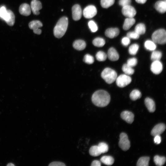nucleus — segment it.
<instances>
[{"mask_svg":"<svg viewBox=\"0 0 166 166\" xmlns=\"http://www.w3.org/2000/svg\"><path fill=\"white\" fill-rule=\"evenodd\" d=\"M152 38L155 43L160 44H165L166 42V32L164 29H158L152 34Z\"/></svg>","mask_w":166,"mask_h":166,"instance_id":"20e7f679","label":"nucleus"},{"mask_svg":"<svg viewBox=\"0 0 166 166\" xmlns=\"http://www.w3.org/2000/svg\"><path fill=\"white\" fill-rule=\"evenodd\" d=\"M150 158L148 156L142 157L138 160L136 165L137 166H148Z\"/></svg>","mask_w":166,"mask_h":166,"instance_id":"b1692460","label":"nucleus"},{"mask_svg":"<svg viewBox=\"0 0 166 166\" xmlns=\"http://www.w3.org/2000/svg\"><path fill=\"white\" fill-rule=\"evenodd\" d=\"M135 20L133 18H128L124 20L123 25V29L126 30H129L135 23Z\"/></svg>","mask_w":166,"mask_h":166,"instance_id":"4be33fe9","label":"nucleus"},{"mask_svg":"<svg viewBox=\"0 0 166 166\" xmlns=\"http://www.w3.org/2000/svg\"><path fill=\"white\" fill-rule=\"evenodd\" d=\"M83 15L86 18H91L94 17L97 13V10L93 5L87 6L83 10Z\"/></svg>","mask_w":166,"mask_h":166,"instance_id":"0eeeda50","label":"nucleus"},{"mask_svg":"<svg viewBox=\"0 0 166 166\" xmlns=\"http://www.w3.org/2000/svg\"><path fill=\"white\" fill-rule=\"evenodd\" d=\"M130 38L127 37H124L121 40V43L122 45L124 46H128L130 43Z\"/></svg>","mask_w":166,"mask_h":166,"instance_id":"37998d69","label":"nucleus"},{"mask_svg":"<svg viewBox=\"0 0 166 166\" xmlns=\"http://www.w3.org/2000/svg\"><path fill=\"white\" fill-rule=\"evenodd\" d=\"M119 145L122 150L125 151L128 150L130 147V142L128 136L124 132L121 133L120 134Z\"/></svg>","mask_w":166,"mask_h":166,"instance_id":"39448f33","label":"nucleus"},{"mask_svg":"<svg viewBox=\"0 0 166 166\" xmlns=\"http://www.w3.org/2000/svg\"><path fill=\"white\" fill-rule=\"evenodd\" d=\"M7 14L4 20L7 25L10 26H13L15 22V16L13 12L10 10H7Z\"/></svg>","mask_w":166,"mask_h":166,"instance_id":"dca6fc26","label":"nucleus"},{"mask_svg":"<svg viewBox=\"0 0 166 166\" xmlns=\"http://www.w3.org/2000/svg\"><path fill=\"white\" fill-rule=\"evenodd\" d=\"M90 154L93 156H99L101 153L98 146L95 145L92 146L89 150Z\"/></svg>","mask_w":166,"mask_h":166,"instance_id":"393cba45","label":"nucleus"},{"mask_svg":"<svg viewBox=\"0 0 166 166\" xmlns=\"http://www.w3.org/2000/svg\"><path fill=\"white\" fill-rule=\"evenodd\" d=\"M122 70L125 74L128 75L133 74L134 72V69L132 68V67L127 64H125L123 65L122 67Z\"/></svg>","mask_w":166,"mask_h":166,"instance_id":"bb28decb","label":"nucleus"},{"mask_svg":"<svg viewBox=\"0 0 166 166\" xmlns=\"http://www.w3.org/2000/svg\"><path fill=\"white\" fill-rule=\"evenodd\" d=\"M110 100V97L109 94L106 91L103 90L95 92L92 97L93 103L99 107L106 106L109 103Z\"/></svg>","mask_w":166,"mask_h":166,"instance_id":"f257e3e1","label":"nucleus"},{"mask_svg":"<svg viewBox=\"0 0 166 166\" xmlns=\"http://www.w3.org/2000/svg\"><path fill=\"white\" fill-rule=\"evenodd\" d=\"M147 0H135L138 3L144 4L146 2Z\"/></svg>","mask_w":166,"mask_h":166,"instance_id":"de8ad7c7","label":"nucleus"},{"mask_svg":"<svg viewBox=\"0 0 166 166\" xmlns=\"http://www.w3.org/2000/svg\"><path fill=\"white\" fill-rule=\"evenodd\" d=\"M151 70L155 74H158L163 70V65L160 61H154L151 65Z\"/></svg>","mask_w":166,"mask_h":166,"instance_id":"9b49d317","label":"nucleus"},{"mask_svg":"<svg viewBox=\"0 0 166 166\" xmlns=\"http://www.w3.org/2000/svg\"><path fill=\"white\" fill-rule=\"evenodd\" d=\"M43 24L40 21L35 20L31 21L29 24V28L33 30L34 33L39 35L42 33V30L39 28L42 26Z\"/></svg>","mask_w":166,"mask_h":166,"instance_id":"6e6552de","label":"nucleus"},{"mask_svg":"<svg viewBox=\"0 0 166 166\" xmlns=\"http://www.w3.org/2000/svg\"><path fill=\"white\" fill-rule=\"evenodd\" d=\"M121 118L127 122L132 123L134 121V115L131 112L128 111L122 112L121 114Z\"/></svg>","mask_w":166,"mask_h":166,"instance_id":"4468645a","label":"nucleus"},{"mask_svg":"<svg viewBox=\"0 0 166 166\" xmlns=\"http://www.w3.org/2000/svg\"><path fill=\"white\" fill-rule=\"evenodd\" d=\"M83 61L88 64H91L93 63L94 59L92 56L89 54H86L84 57Z\"/></svg>","mask_w":166,"mask_h":166,"instance_id":"e433bc0d","label":"nucleus"},{"mask_svg":"<svg viewBox=\"0 0 166 166\" xmlns=\"http://www.w3.org/2000/svg\"><path fill=\"white\" fill-rule=\"evenodd\" d=\"M135 31L139 35L144 34L146 31L145 25L142 23L137 24L135 27Z\"/></svg>","mask_w":166,"mask_h":166,"instance_id":"cd10ccee","label":"nucleus"},{"mask_svg":"<svg viewBox=\"0 0 166 166\" xmlns=\"http://www.w3.org/2000/svg\"><path fill=\"white\" fill-rule=\"evenodd\" d=\"M101 163L100 162L97 160H94L91 163V166H100Z\"/></svg>","mask_w":166,"mask_h":166,"instance_id":"49530a36","label":"nucleus"},{"mask_svg":"<svg viewBox=\"0 0 166 166\" xmlns=\"http://www.w3.org/2000/svg\"><path fill=\"white\" fill-rule=\"evenodd\" d=\"M165 125L163 123H160L155 125L151 132V134L155 136L157 135H160L165 130Z\"/></svg>","mask_w":166,"mask_h":166,"instance_id":"ddd939ff","label":"nucleus"},{"mask_svg":"<svg viewBox=\"0 0 166 166\" xmlns=\"http://www.w3.org/2000/svg\"><path fill=\"white\" fill-rule=\"evenodd\" d=\"M122 12L124 16L130 18H133L136 14L135 9L130 5L123 7Z\"/></svg>","mask_w":166,"mask_h":166,"instance_id":"1a4fd4ad","label":"nucleus"},{"mask_svg":"<svg viewBox=\"0 0 166 166\" xmlns=\"http://www.w3.org/2000/svg\"><path fill=\"white\" fill-rule=\"evenodd\" d=\"M97 59L100 61H105L107 57L106 53L102 51H99L97 53L96 55Z\"/></svg>","mask_w":166,"mask_h":166,"instance_id":"72a5a7b5","label":"nucleus"},{"mask_svg":"<svg viewBox=\"0 0 166 166\" xmlns=\"http://www.w3.org/2000/svg\"><path fill=\"white\" fill-rule=\"evenodd\" d=\"M115 2V0H101V6L105 8H107L113 5Z\"/></svg>","mask_w":166,"mask_h":166,"instance_id":"473e14b6","label":"nucleus"},{"mask_svg":"<svg viewBox=\"0 0 166 166\" xmlns=\"http://www.w3.org/2000/svg\"><path fill=\"white\" fill-rule=\"evenodd\" d=\"M7 14V10L5 6H3L0 8V17L4 20Z\"/></svg>","mask_w":166,"mask_h":166,"instance_id":"ea45409f","label":"nucleus"},{"mask_svg":"<svg viewBox=\"0 0 166 166\" xmlns=\"http://www.w3.org/2000/svg\"><path fill=\"white\" fill-rule=\"evenodd\" d=\"M127 37L129 38L136 39L139 38L140 35L135 31L130 32L127 34Z\"/></svg>","mask_w":166,"mask_h":166,"instance_id":"58836bf2","label":"nucleus"},{"mask_svg":"<svg viewBox=\"0 0 166 166\" xmlns=\"http://www.w3.org/2000/svg\"><path fill=\"white\" fill-rule=\"evenodd\" d=\"M154 161L156 165L161 166L165 164L166 158L164 156H160L158 155H156L154 157Z\"/></svg>","mask_w":166,"mask_h":166,"instance_id":"a878e982","label":"nucleus"},{"mask_svg":"<svg viewBox=\"0 0 166 166\" xmlns=\"http://www.w3.org/2000/svg\"><path fill=\"white\" fill-rule=\"evenodd\" d=\"M101 75L102 78L109 84L113 82L117 77L116 72L109 68L105 69L102 71Z\"/></svg>","mask_w":166,"mask_h":166,"instance_id":"7ed1b4c3","label":"nucleus"},{"mask_svg":"<svg viewBox=\"0 0 166 166\" xmlns=\"http://www.w3.org/2000/svg\"><path fill=\"white\" fill-rule=\"evenodd\" d=\"M30 6L27 3H22L20 5L19 9L20 14L25 16H28L31 14Z\"/></svg>","mask_w":166,"mask_h":166,"instance_id":"2eb2a0df","label":"nucleus"},{"mask_svg":"<svg viewBox=\"0 0 166 166\" xmlns=\"http://www.w3.org/2000/svg\"><path fill=\"white\" fill-rule=\"evenodd\" d=\"M100 160L103 163L108 165H112L114 162V158L111 156H104L101 157Z\"/></svg>","mask_w":166,"mask_h":166,"instance_id":"5701e85b","label":"nucleus"},{"mask_svg":"<svg viewBox=\"0 0 166 166\" xmlns=\"http://www.w3.org/2000/svg\"><path fill=\"white\" fill-rule=\"evenodd\" d=\"M117 85L120 87L123 88L129 84L132 81L131 77L125 74H122L117 77L116 79Z\"/></svg>","mask_w":166,"mask_h":166,"instance_id":"423d86ee","label":"nucleus"},{"mask_svg":"<svg viewBox=\"0 0 166 166\" xmlns=\"http://www.w3.org/2000/svg\"><path fill=\"white\" fill-rule=\"evenodd\" d=\"M7 166H14V165L12 163H9L7 165Z\"/></svg>","mask_w":166,"mask_h":166,"instance_id":"09e8293b","label":"nucleus"},{"mask_svg":"<svg viewBox=\"0 0 166 166\" xmlns=\"http://www.w3.org/2000/svg\"><path fill=\"white\" fill-rule=\"evenodd\" d=\"M144 103L148 111L150 112L153 113L155 111L156 109L155 104L152 99L149 97H147L145 99Z\"/></svg>","mask_w":166,"mask_h":166,"instance_id":"aec40b11","label":"nucleus"},{"mask_svg":"<svg viewBox=\"0 0 166 166\" xmlns=\"http://www.w3.org/2000/svg\"><path fill=\"white\" fill-rule=\"evenodd\" d=\"M131 0H119V4L122 7L129 5L131 3Z\"/></svg>","mask_w":166,"mask_h":166,"instance_id":"79ce46f5","label":"nucleus"},{"mask_svg":"<svg viewBox=\"0 0 166 166\" xmlns=\"http://www.w3.org/2000/svg\"><path fill=\"white\" fill-rule=\"evenodd\" d=\"M162 53L159 51L154 50L152 52L151 59L153 61H159L162 57Z\"/></svg>","mask_w":166,"mask_h":166,"instance_id":"2f4dec72","label":"nucleus"},{"mask_svg":"<svg viewBox=\"0 0 166 166\" xmlns=\"http://www.w3.org/2000/svg\"><path fill=\"white\" fill-rule=\"evenodd\" d=\"M31 10L34 14L38 15L40 14L39 10L42 8L41 2L37 0H32L30 4Z\"/></svg>","mask_w":166,"mask_h":166,"instance_id":"f8f14e48","label":"nucleus"},{"mask_svg":"<svg viewBox=\"0 0 166 166\" xmlns=\"http://www.w3.org/2000/svg\"><path fill=\"white\" fill-rule=\"evenodd\" d=\"M98 146L101 153H105L108 151L109 147L108 145L105 142H101L100 143Z\"/></svg>","mask_w":166,"mask_h":166,"instance_id":"c9c22d12","label":"nucleus"},{"mask_svg":"<svg viewBox=\"0 0 166 166\" xmlns=\"http://www.w3.org/2000/svg\"><path fill=\"white\" fill-rule=\"evenodd\" d=\"M137 59L135 57L129 59L127 61V64L132 67L136 66L137 64Z\"/></svg>","mask_w":166,"mask_h":166,"instance_id":"a19ab883","label":"nucleus"},{"mask_svg":"<svg viewBox=\"0 0 166 166\" xmlns=\"http://www.w3.org/2000/svg\"><path fill=\"white\" fill-rule=\"evenodd\" d=\"M154 140L155 143L159 144L161 142V137L160 135L156 136H155Z\"/></svg>","mask_w":166,"mask_h":166,"instance_id":"a18cd8bd","label":"nucleus"},{"mask_svg":"<svg viewBox=\"0 0 166 166\" xmlns=\"http://www.w3.org/2000/svg\"><path fill=\"white\" fill-rule=\"evenodd\" d=\"M119 33L120 31L118 28H111L106 30L105 34L106 37L113 38L117 37L119 34Z\"/></svg>","mask_w":166,"mask_h":166,"instance_id":"f3484780","label":"nucleus"},{"mask_svg":"<svg viewBox=\"0 0 166 166\" xmlns=\"http://www.w3.org/2000/svg\"><path fill=\"white\" fill-rule=\"evenodd\" d=\"M68 26V19L63 17L59 19L53 29V34L57 38H61L65 34Z\"/></svg>","mask_w":166,"mask_h":166,"instance_id":"f03ea898","label":"nucleus"},{"mask_svg":"<svg viewBox=\"0 0 166 166\" xmlns=\"http://www.w3.org/2000/svg\"><path fill=\"white\" fill-rule=\"evenodd\" d=\"M145 48L149 51H154L156 48L155 43L153 41L149 40H147L144 43Z\"/></svg>","mask_w":166,"mask_h":166,"instance_id":"c85d7f7f","label":"nucleus"},{"mask_svg":"<svg viewBox=\"0 0 166 166\" xmlns=\"http://www.w3.org/2000/svg\"><path fill=\"white\" fill-rule=\"evenodd\" d=\"M63 9H62V10H61V11H63Z\"/></svg>","mask_w":166,"mask_h":166,"instance_id":"8fccbe9b","label":"nucleus"},{"mask_svg":"<svg viewBox=\"0 0 166 166\" xmlns=\"http://www.w3.org/2000/svg\"><path fill=\"white\" fill-rule=\"evenodd\" d=\"M129 97L132 100L135 101L141 97V93L139 90L134 89L130 93Z\"/></svg>","mask_w":166,"mask_h":166,"instance_id":"c756f323","label":"nucleus"},{"mask_svg":"<svg viewBox=\"0 0 166 166\" xmlns=\"http://www.w3.org/2000/svg\"><path fill=\"white\" fill-rule=\"evenodd\" d=\"M93 44L97 47H102L105 44V40L102 38L97 37L95 38L93 41Z\"/></svg>","mask_w":166,"mask_h":166,"instance_id":"7c9ffc66","label":"nucleus"},{"mask_svg":"<svg viewBox=\"0 0 166 166\" xmlns=\"http://www.w3.org/2000/svg\"><path fill=\"white\" fill-rule=\"evenodd\" d=\"M49 165V166H65V165L62 162L54 161L50 163Z\"/></svg>","mask_w":166,"mask_h":166,"instance_id":"c03bdc74","label":"nucleus"},{"mask_svg":"<svg viewBox=\"0 0 166 166\" xmlns=\"http://www.w3.org/2000/svg\"><path fill=\"white\" fill-rule=\"evenodd\" d=\"M73 19L75 21L80 20L82 16V11L80 6L78 4L74 5L72 7Z\"/></svg>","mask_w":166,"mask_h":166,"instance_id":"9d476101","label":"nucleus"},{"mask_svg":"<svg viewBox=\"0 0 166 166\" xmlns=\"http://www.w3.org/2000/svg\"><path fill=\"white\" fill-rule=\"evenodd\" d=\"M139 48V45L134 44L131 45L128 49L129 53L132 55H135L137 53Z\"/></svg>","mask_w":166,"mask_h":166,"instance_id":"f704fd0d","label":"nucleus"},{"mask_svg":"<svg viewBox=\"0 0 166 166\" xmlns=\"http://www.w3.org/2000/svg\"><path fill=\"white\" fill-rule=\"evenodd\" d=\"M86 46L85 42L82 40H77L75 41L73 43V46L75 49L82 50L84 49Z\"/></svg>","mask_w":166,"mask_h":166,"instance_id":"412c9836","label":"nucleus"},{"mask_svg":"<svg viewBox=\"0 0 166 166\" xmlns=\"http://www.w3.org/2000/svg\"><path fill=\"white\" fill-rule=\"evenodd\" d=\"M107 56L110 60L113 61H117L119 58V55L118 52L113 47H111L109 49Z\"/></svg>","mask_w":166,"mask_h":166,"instance_id":"a211bd4d","label":"nucleus"},{"mask_svg":"<svg viewBox=\"0 0 166 166\" xmlns=\"http://www.w3.org/2000/svg\"><path fill=\"white\" fill-rule=\"evenodd\" d=\"M88 26L91 31L95 32L98 30V27L96 23L93 20L89 21L88 22Z\"/></svg>","mask_w":166,"mask_h":166,"instance_id":"4c0bfd02","label":"nucleus"},{"mask_svg":"<svg viewBox=\"0 0 166 166\" xmlns=\"http://www.w3.org/2000/svg\"><path fill=\"white\" fill-rule=\"evenodd\" d=\"M156 10L161 13H164L166 10L165 1H158L156 2L154 6Z\"/></svg>","mask_w":166,"mask_h":166,"instance_id":"6ab92c4d","label":"nucleus"}]
</instances>
